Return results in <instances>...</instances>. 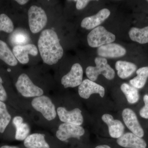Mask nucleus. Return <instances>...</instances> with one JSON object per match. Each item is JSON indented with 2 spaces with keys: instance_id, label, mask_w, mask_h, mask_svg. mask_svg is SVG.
<instances>
[{
  "instance_id": "obj_6",
  "label": "nucleus",
  "mask_w": 148,
  "mask_h": 148,
  "mask_svg": "<svg viewBox=\"0 0 148 148\" xmlns=\"http://www.w3.org/2000/svg\"><path fill=\"white\" fill-rule=\"evenodd\" d=\"M51 131L53 136L61 143L68 142L71 139L80 140L85 132L80 125L61 122Z\"/></svg>"
},
{
  "instance_id": "obj_22",
  "label": "nucleus",
  "mask_w": 148,
  "mask_h": 148,
  "mask_svg": "<svg viewBox=\"0 0 148 148\" xmlns=\"http://www.w3.org/2000/svg\"><path fill=\"white\" fill-rule=\"evenodd\" d=\"M0 59L10 66H15L18 61L5 42L0 40Z\"/></svg>"
},
{
  "instance_id": "obj_10",
  "label": "nucleus",
  "mask_w": 148,
  "mask_h": 148,
  "mask_svg": "<svg viewBox=\"0 0 148 148\" xmlns=\"http://www.w3.org/2000/svg\"><path fill=\"white\" fill-rule=\"evenodd\" d=\"M115 40V36L107 31L103 26H99L92 29L87 36L88 43L89 46L93 48L110 43Z\"/></svg>"
},
{
  "instance_id": "obj_17",
  "label": "nucleus",
  "mask_w": 148,
  "mask_h": 148,
  "mask_svg": "<svg viewBox=\"0 0 148 148\" xmlns=\"http://www.w3.org/2000/svg\"><path fill=\"white\" fill-rule=\"evenodd\" d=\"M126 53V49L123 47L113 43L101 46L97 49L98 55L103 58H118L123 56Z\"/></svg>"
},
{
  "instance_id": "obj_30",
  "label": "nucleus",
  "mask_w": 148,
  "mask_h": 148,
  "mask_svg": "<svg viewBox=\"0 0 148 148\" xmlns=\"http://www.w3.org/2000/svg\"><path fill=\"white\" fill-rule=\"evenodd\" d=\"M95 148H111L110 146L107 145H99L97 146Z\"/></svg>"
},
{
  "instance_id": "obj_7",
  "label": "nucleus",
  "mask_w": 148,
  "mask_h": 148,
  "mask_svg": "<svg viewBox=\"0 0 148 148\" xmlns=\"http://www.w3.org/2000/svg\"><path fill=\"white\" fill-rule=\"evenodd\" d=\"M32 122L28 113L15 112L12 120L14 129V140L23 142L27 138L31 133Z\"/></svg>"
},
{
  "instance_id": "obj_16",
  "label": "nucleus",
  "mask_w": 148,
  "mask_h": 148,
  "mask_svg": "<svg viewBox=\"0 0 148 148\" xmlns=\"http://www.w3.org/2000/svg\"><path fill=\"white\" fill-rule=\"evenodd\" d=\"M12 52L19 63L22 64H26L29 63V54L36 56L38 54V50L35 45L28 44L24 45L14 46Z\"/></svg>"
},
{
  "instance_id": "obj_26",
  "label": "nucleus",
  "mask_w": 148,
  "mask_h": 148,
  "mask_svg": "<svg viewBox=\"0 0 148 148\" xmlns=\"http://www.w3.org/2000/svg\"><path fill=\"white\" fill-rule=\"evenodd\" d=\"M14 26L9 17L5 14H0V32L11 33L13 31Z\"/></svg>"
},
{
  "instance_id": "obj_20",
  "label": "nucleus",
  "mask_w": 148,
  "mask_h": 148,
  "mask_svg": "<svg viewBox=\"0 0 148 148\" xmlns=\"http://www.w3.org/2000/svg\"><path fill=\"white\" fill-rule=\"evenodd\" d=\"M102 119L108 125L109 134L112 138L118 139L123 135L124 126L120 121L114 119L113 117L108 114L103 115Z\"/></svg>"
},
{
  "instance_id": "obj_31",
  "label": "nucleus",
  "mask_w": 148,
  "mask_h": 148,
  "mask_svg": "<svg viewBox=\"0 0 148 148\" xmlns=\"http://www.w3.org/2000/svg\"><path fill=\"white\" fill-rule=\"evenodd\" d=\"M147 1L148 2V1Z\"/></svg>"
},
{
  "instance_id": "obj_15",
  "label": "nucleus",
  "mask_w": 148,
  "mask_h": 148,
  "mask_svg": "<svg viewBox=\"0 0 148 148\" xmlns=\"http://www.w3.org/2000/svg\"><path fill=\"white\" fill-rule=\"evenodd\" d=\"M123 119L125 125L132 133L142 138L144 135V130L141 126L136 114L129 108L124 109L122 112Z\"/></svg>"
},
{
  "instance_id": "obj_18",
  "label": "nucleus",
  "mask_w": 148,
  "mask_h": 148,
  "mask_svg": "<svg viewBox=\"0 0 148 148\" xmlns=\"http://www.w3.org/2000/svg\"><path fill=\"white\" fill-rule=\"evenodd\" d=\"M110 14V11L108 9H103L95 15L84 18L81 26L87 30L95 29L108 18Z\"/></svg>"
},
{
  "instance_id": "obj_14",
  "label": "nucleus",
  "mask_w": 148,
  "mask_h": 148,
  "mask_svg": "<svg viewBox=\"0 0 148 148\" xmlns=\"http://www.w3.org/2000/svg\"><path fill=\"white\" fill-rule=\"evenodd\" d=\"M94 93H98L103 98L105 94V88L102 86L90 79H86L82 81L78 86V94L80 97L87 99Z\"/></svg>"
},
{
  "instance_id": "obj_13",
  "label": "nucleus",
  "mask_w": 148,
  "mask_h": 148,
  "mask_svg": "<svg viewBox=\"0 0 148 148\" xmlns=\"http://www.w3.org/2000/svg\"><path fill=\"white\" fill-rule=\"evenodd\" d=\"M83 75L82 66L78 63L75 64L72 66L70 71L61 78V84L65 88L79 86L82 82Z\"/></svg>"
},
{
  "instance_id": "obj_11",
  "label": "nucleus",
  "mask_w": 148,
  "mask_h": 148,
  "mask_svg": "<svg viewBox=\"0 0 148 148\" xmlns=\"http://www.w3.org/2000/svg\"><path fill=\"white\" fill-rule=\"evenodd\" d=\"M56 111L60 122L80 125L84 122L82 111L78 108L67 110L60 105L56 104Z\"/></svg>"
},
{
  "instance_id": "obj_21",
  "label": "nucleus",
  "mask_w": 148,
  "mask_h": 148,
  "mask_svg": "<svg viewBox=\"0 0 148 148\" xmlns=\"http://www.w3.org/2000/svg\"><path fill=\"white\" fill-rule=\"evenodd\" d=\"M118 76L122 79L127 78L136 71L137 66L135 64L126 61H117L115 64Z\"/></svg>"
},
{
  "instance_id": "obj_5",
  "label": "nucleus",
  "mask_w": 148,
  "mask_h": 148,
  "mask_svg": "<svg viewBox=\"0 0 148 148\" xmlns=\"http://www.w3.org/2000/svg\"><path fill=\"white\" fill-rule=\"evenodd\" d=\"M16 111L0 101V138L14 140V129L12 120Z\"/></svg>"
},
{
  "instance_id": "obj_8",
  "label": "nucleus",
  "mask_w": 148,
  "mask_h": 148,
  "mask_svg": "<svg viewBox=\"0 0 148 148\" xmlns=\"http://www.w3.org/2000/svg\"><path fill=\"white\" fill-rule=\"evenodd\" d=\"M95 67L88 66L86 70V73L89 79L95 81L101 74L108 79H113L115 77L114 71L108 64L106 58L97 57L95 58Z\"/></svg>"
},
{
  "instance_id": "obj_27",
  "label": "nucleus",
  "mask_w": 148,
  "mask_h": 148,
  "mask_svg": "<svg viewBox=\"0 0 148 148\" xmlns=\"http://www.w3.org/2000/svg\"><path fill=\"white\" fill-rule=\"evenodd\" d=\"M143 99L145 106L140 110V115L143 118L148 119V95H145Z\"/></svg>"
},
{
  "instance_id": "obj_4",
  "label": "nucleus",
  "mask_w": 148,
  "mask_h": 148,
  "mask_svg": "<svg viewBox=\"0 0 148 148\" xmlns=\"http://www.w3.org/2000/svg\"><path fill=\"white\" fill-rule=\"evenodd\" d=\"M61 142L48 132L31 133L21 145L24 148H59Z\"/></svg>"
},
{
  "instance_id": "obj_2",
  "label": "nucleus",
  "mask_w": 148,
  "mask_h": 148,
  "mask_svg": "<svg viewBox=\"0 0 148 148\" xmlns=\"http://www.w3.org/2000/svg\"><path fill=\"white\" fill-rule=\"evenodd\" d=\"M38 45L41 57L47 65L57 64L64 55L58 35L53 29H46L42 32Z\"/></svg>"
},
{
  "instance_id": "obj_3",
  "label": "nucleus",
  "mask_w": 148,
  "mask_h": 148,
  "mask_svg": "<svg viewBox=\"0 0 148 148\" xmlns=\"http://www.w3.org/2000/svg\"><path fill=\"white\" fill-rule=\"evenodd\" d=\"M15 86L19 97L23 100L45 95V91L42 88L34 82L29 75L23 73L17 77Z\"/></svg>"
},
{
  "instance_id": "obj_25",
  "label": "nucleus",
  "mask_w": 148,
  "mask_h": 148,
  "mask_svg": "<svg viewBox=\"0 0 148 148\" xmlns=\"http://www.w3.org/2000/svg\"><path fill=\"white\" fill-rule=\"evenodd\" d=\"M121 89L125 95L127 102L130 104L137 103L139 99V94L137 88L126 83L121 86Z\"/></svg>"
},
{
  "instance_id": "obj_29",
  "label": "nucleus",
  "mask_w": 148,
  "mask_h": 148,
  "mask_svg": "<svg viewBox=\"0 0 148 148\" xmlns=\"http://www.w3.org/2000/svg\"><path fill=\"white\" fill-rule=\"evenodd\" d=\"M16 1L20 5H24L27 3L29 1H28V0H16Z\"/></svg>"
},
{
  "instance_id": "obj_24",
  "label": "nucleus",
  "mask_w": 148,
  "mask_h": 148,
  "mask_svg": "<svg viewBox=\"0 0 148 148\" xmlns=\"http://www.w3.org/2000/svg\"><path fill=\"white\" fill-rule=\"evenodd\" d=\"M137 76L130 80V83L136 88L144 87L148 78V67H142L136 71Z\"/></svg>"
},
{
  "instance_id": "obj_19",
  "label": "nucleus",
  "mask_w": 148,
  "mask_h": 148,
  "mask_svg": "<svg viewBox=\"0 0 148 148\" xmlns=\"http://www.w3.org/2000/svg\"><path fill=\"white\" fill-rule=\"evenodd\" d=\"M117 143L119 146L125 148H146L147 147L145 141L132 132L123 134L118 138Z\"/></svg>"
},
{
  "instance_id": "obj_1",
  "label": "nucleus",
  "mask_w": 148,
  "mask_h": 148,
  "mask_svg": "<svg viewBox=\"0 0 148 148\" xmlns=\"http://www.w3.org/2000/svg\"><path fill=\"white\" fill-rule=\"evenodd\" d=\"M27 101V113L33 122L51 130L60 123L53 98L45 94Z\"/></svg>"
},
{
  "instance_id": "obj_28",
  "label": "nucleus",
  "mask_w": 148,
  "mask_h": 148,
  "mask_svg": "<svg viewBox=\"0 0 148 148\" xmlns=\"http://www.w3.org/2000/svg\"><path fill=\"white\" fill-rule=\"evenodd\" d=\"M76 2V7L78 10H81L84 8L89 3L90 1L88 0H77V1H74Z\"/></svg>"
},
{
  "instance_id": "obj_9",
  "label": "nucleus",
  "mask_w": 148,
  "mask_h": 148,
  "mask_svg": "<svg viewBox=\"0 0 148 148\" xmlns=\"http://www.w3.org/2000/svg\"><path fill=\"white\" fill-rule=\"evenodd\" d=\"M29 28L32 33L37 34L46 26L47 16L45 11L40 7L32 5L28 12Z\"/></svg>"
},
{
  "instance_id": "obj_23",
  "label": "nucleus",
  "mask_w": 148,
  "mask_h": 148,
  "mask_svg": "<svg viewBox=\"0 0 148 148\" xmlns=\"http://www.w3.org/2000/svg\"><path fill=\"white\" fill-rule=\"evenodd\" d=\"M130 38L132 40L141 44L148 43V26L140 29L133 27L129 32Z\"/></svg>"
},
{
  "instance_id": "obj_12",
  "label": "nucleus",
  "mask_w": 148,
  "mask_h": 148,
  "mask_svg": "<svg viewBox=\"0 0 148 148\" xmlns=\"http://www.w3.org/2000/svg\"><path fill=\"white\" fill-rule=\"evenodd\" d=\"M0 101L7 104L12 108L20 112L27 113L28 106L26 100L14 98L6 89L3 85V81L0 75Z\"/></svg>"
}]
</instances>
